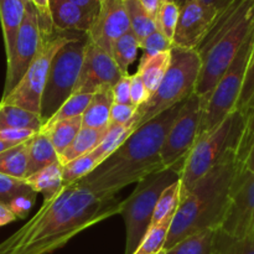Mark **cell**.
I'll return each mask as SVG.
<instances>
[{
  "mask_svg": "<svg viewBox=\"0 0 254 254\" xmlns=\"http://www.w3.org/2000/svg\"><path fill=\"white\" fill-rule=\"evenodd\" d=\"M122 201L78 183L66 185L16 232L0 243V254H51L83 231L119 215Z\"/></svg>",
  "mask_w": 254,
  "mask_h": 254,
  "instance_id": "cell-1",
  "label": "cell"
},
{
  "mask_svg": "<svg viewBox=\"0 0 254 254\" xmlns=\"http://www.w3.org/2000/svg\"><path fill=\"white\" fill-rule=\"evenodd\" d=\"M183 103L135 129L113 154L77 183L98 195H116L122 189L164 169L161 148Z\"/></svg>",
  "mask_w": 254,
  "mask_h": 254,
  "instance_id": "cell-2",
  "label": "cell"
},
{
  "mask_svg": "<svg viewBox=\"0 0 254 254\" xmlns=\"http://www.w3.org/2000/svg\"><path fill=\"white\" fill-rule=\"evenodd\" d=\"M242 166L231 150L193 185L179 205L171 222L164 250L190 236L222 226L231 202L233 181Z\"/></svg>",
  "mask_w": 254,
  "mask_h": 254,
  "instance_id": "cell-3",
  "label": "cell"
},
{
  "mask_svg": "<svg viewBox=\"0 0 254 254\" xmlns=\"http://www.w3.org/2000/svg\"><path fill=\"white\" fill-rule=\"evenodd\" d=\"M253 27L254 0H232L216 16L196 49L201 60V71L193 93L200 98L202 109Z\"/></svg>",
  "mask_w": 254,
  "mask_h": 254,
  "instance_id": "cell-4",
  "label": "cell"
},
{
  "mask_svg": "<svg viewBox=\"0 0 254 254\" xmlns=\"http://www.w3.org/2000/svg\"><path fill=\"white\" fill-rule=\"evenodd\" d=\"M245 130V118L237 109L212 130L200 134L184 160L180 173L181 201L196 183L231 150L237 151Z\"/></svg>",
  "mask_w": 254,
  "mask_h": 254,
  "instance_id": "cell-5",
  "label": "cell"
},
{
  "mask_svg": "<svg viewBox=\"0 0 254 254\" xmlns=\"http://www.w3.org/2000/svg\"><path fill=\"white\" fill-rule=\"evenodd\" d=\"M200 71L201 60L196 50L173 46L170 64L158 89L143 106L136 108L134 128L138 129L171 107L186 101L195 92Z\"/></svg>",
  "mask_w": 254,
  "mask_h": 254,
  "instance_id": "cell-6",
  "label": "cell"
},
{
  "mask_svg": "<svg viewBox=\"0 0 254 254\" xmlns=\"http://www.w3.org/2000/svg\"><path fill=\"white\" fill-rule=\"evenodd\" d=\"M184 164L164 168L139 183L133 192L122 201L119 215L126 223V254H133L150 227L151 217L161 192L180 180Z\"/></svg>",
  "mask_w": 254,
  "mask_h": 254,
  "instance_id": "cell-7",
  "label": "cell"
},
{
  "mask_svg": "<svg viewBox=\"0 0 254 254\" xmlns=\"http://www.w3.org/2000/svg\"><path fill=\"white\" fill-rule=\"evenodd\" d=\"M87 42V34L74 32L52 59L40 107V117L44 124L73 93L81 72Z\"/></svg>",
  "mask_w": 254,
  "mask_h": 254,
  "instance_id": "cell-8",
  "label": "cell"
},
{
  "mask_svg": "<svg viewBox=\"0 0 254 254\" xmlns=\"http://www.w3.org/2000/svg\"><path fill=\"white\" fill-rule=\"evenodd\" d=\"M254 42V27L243 42L237 55L233 59L223 76L211 92L207 102L202 109V119L198 135L212 130L213 128L222 123L228 114L232 113L237 106L240 98L241 89L245 81L246 71H247L248 62H250L251 52H252Z\"/></svg>",
  "mask_w": 254,
  "mask_h": 254,
  "instance_id": "cell-9",
  "label": "cell"
},
{
  "mask_svg": "<svg viewBox=\"0 0 254 254\" xmlns=\"http://www.w3.org/2000/svg\"><path fill=\"white\" fill-rule=\"evenodd\" d=\"M73 34L74 31L56 30V32L50 39L42 40L41 49L30 64L27 71L25 72L19 83L12 88V91H10L5 97H1L0 103L16 106L40 114L42 92L52 59Z\"/></svg>",
  "mask_w": 254,
  "mask_h": 254,
  "instance_id": "cell-10",
  "label": "cell"
},
{
  "mask_svg": "<svg viewBox=\"0 0 254 254\" xmlns=\"http://www.w3.org/2000/svg\"><path fill=\"white\" fill-rule=\"evenodd\" d=\"M202 119V106L195 93L183 103L171 124L161 148L160 158L164 168L184 164L186 155L195 144Z\"/></svg>",
  "mask_w": 254,
  "mask_h": 254,
  "instance_id": "cell-11",
  "label": "cell"
},
{
  "mask_svg": "<svg viewBox=\"0 0 254 254\" xmlns=\"http://www.w3.org/2000/svg\"><path fill=\"white\" fill-rule=\"evenodd\" d=\"M42 37L37 22L36 10L31 1L25 2V12L15 41L11 55L6 59V77H5L2 97L12 91L29 68L30 64L41 49Z\"/></svg>",
  "mask_w": 254,
  "mask_h": 254,
  "instance_id": "cell-12",
  "label": "cell"
},
{
  "mask_svg": "<svg viewBox=\"0 0 254 254\" xmlns=\"http://www.w3.org/2000/svg\"><path fill=\"white\" fill-rule=\"evenodd\" d=\"M254 227V174L243 165L232 186L231 202L221 230L233 237H246Z\"/></svg>",
  "mask_w": 254,
  "mask_h": 254,
  "instance_id": "cell-13",
  "label": "cell"
},
{
  "mask_svg": "<svg viewBox=\"0 0 254 254\" xmlns=\"http://www.w3.org/2000/svg\"><path fill=\"white\" fill-rule=\"evenodd\" d=\"M127 74L119 68L111 54L88 40L73 93L93 94L99 89L112 88Z\"/></svg>",
  "mask_w": 254,
  "mask_h": 254,
  "instance_id": "cell-14",
  "label": "cell"
},
{
  "mask_svg": "<svg viewBox=\"0 0 254 254\" xmlns=\"http://www.w3.org/2000/svg\"><path fill=\"white\" fill-rule=\"evenodd\" d=\"M218 10L203 4L200 0H189L180 6L178 25L174 32L173 46L196 50L210 27Z\"/></svg>",
  "mask_w": 254,
  "mask_h": 254,
  "instance_id": "cell-15",
  "label": "cell"
},
{
  "mask_svg": "<svg viewBox=\"0 0 254 254\" xmlns=\"http://www.w3.org/2000/svg\"><path fill=\"white\" fill-rule=\"evenodd\" d=\"M128 31L130 21L124 0H101L98 14L87 32L89 41L111 54L113 42Z\"/></svg>",
  "mask_w": 254,
  "mask_h": 254,
  "instance_id": "cell-16",
  "label": "cell"
},
{
  "mask_svg": "<svg viewBox=\"0 0 254 254\" xmlns=\"http://www.w3.org/2000/svg\"><path fill=\"white\" fill-rule=\"evenodd\" d=\"M52 22L57 31L87 32L91 30L94 19L82 11L68 0H51L50 4Z\"/></svg>",
  "mask_w": 254,
  "mask_h": 254,
  "instance_id": "cell-17",
  "label": "cell"
},
{
  "mask_svg": "<svg viewBox=\"0 0 254 254\" xmlns=\"http://www.w3.org/2000/svg\"><path fill=\"white\" fill-rule=\"evenodd\" d=\"M25 12L22 0H0V22L6 59L11 55Z\"/></svg>",
  "mask_w": 254,
  "mask_h": 254,
  "instance_id": "cell-18",
  "label": "cell"
},
{
  "mask_svg": "<svg viewBox=\"0 0 254 254\" xmlns=\"http://www.w3.org/2000/svg\"><path fill=\"white\" fill-rule=\"evenodd\" d=\"M114 103L112 88L94 92L82 114V127L93 129L106 128L111 124V109Z\"/></svg>",
  "mask_w": 254,
  "mask_h": 254,
  "instance_id": "cell-19",
  "label": "cell"
},
{
  "mask_svg": "<svg viewBox=\"0 0 254 254\" xmlns=\"http://www.w3.org/2000/svg\"><path fill=\"white\" fill-rule=\"evenodd\" d=\"M56 161H59V156H57L56 150H55L50 138L42 131H37L30 140L29 159H27L25 179L30 178L37 171L47 168Z\"/></svg>",
  "mask_w": 254,
  "mask_h": 254,
  "instance_id": "cell-20",
  "label": "cell"
},
{
  "mask_svg": "<svg viewBox=\"0 0 254 254\" xmlns=\"http://www.w3.org/2000/svg\"><path fill=\"white\" fill-rule=\"evenodd\" d=\"M108 128L109 126L101 129L82 127L81 130L78 131V134L72 140V143L59 155V163L64 166L69 161L79 158V156L91 153L103 140Z\"/></svg>",
  "mask_w": 254,
  "mask_h": 254,
  "instance_id": "cell-21",
  "label": "cell"
},
{
  "mask_svg": "<svg viewBox=\"0 0 254 254\" xmlns=\"http://www.w3.org/2000/svg\"><path fill=\"white\" fill-rule=\"evenodd\" d=\"M24 181L35 193H41L44 196V200H50L64 188L62 165L59 161H56L47 168L37 171L30 178H26Z\"/></svg>",
  "mask_w": 254,
  "mask_h": 254,
  "instance_id": "cell-22",
  "label": "cell"
},
{
  "mask_svg": "<svg viewBox=\"0 0 254 254\" xmlns=\"http://www.w3.org/2000/svg\"><path fill=\"white\" fill-rule=\"evenodd\" d=\"M170 60L171 50L154 56H141L136 73L143 79L150 96L158 89L161 79L165 76L170 64Z\"/></svg>",
  "mask_w": 254,
  "mask_h": 254,
  "instance_id": "cell-23",
  "label": "cell"
},
{
  "mask_svg": "<svg viewBox=\"0 0 254 254\" xmlns=\"http://www.w3.org/2000/svg\"><path fill=\"white\" fill-rule=\"evenodd\" d=\"M44 127L40 114L16 106L0 103V130L2 129H30L40 131Z\"/></svg>",
  "mask_w": 254,
  "mask_h": 254,
  "instance_id": "cell-24",
  "label": "cell"
},
{
  "mask_svg": "<svg viewBox=\"0 0 254 254\" xmlns=\"http://www.w3.org/2000/svg\"><path fill=\"white\" fill-rule=\"evenodd\" d=\"M81 128L82 117H74V118L45 124L40 131L49 136L55 150H56L57 156H59L72 143V140L78 134Z\"/></svg>",
  "mask_w": 254,
  "mask_h": 254,
  "instance_id": "cell-25",
  "label": "cell"
},
{
  "mask_svg": "<svg viewBox=\"0 0 254 254\" xmlns=\"http://www.w3.org/2000/svg\"><path fill=\"white\" fill-rule=\"evenodd\" d=\"M30 140L0 153V174L17 180H24L26 176Z\"/></svg>",
  "mask_w": 254,
  "mask_h": 254,
  "instance_id": "cell-26",
  "label": "cell"
},
{
  "mask_svg": "<svg viewBox=\"0 0 254 254\" xmlns=\"http://www.w3.org/2000/svg\"><path fill=\"white\" fill-rule=\"evenodd\" d=\"M211 254H254V233L233 237L217 228L213 232Z\"/></svg>",
  "mask_w": 254,
  "mask_h": 254,
  "instance_id": "cell-27",
  "label": "cell"
},
{
  "mask_svg": "<svg viewBox=\"0 0 254 254\" xmlns=\"http://www.w3.org/2000/svg\"><path fill=\"white\" fill-rule=\"evenodd\" d=\"M135 130L133 124H109V128L104 135L103 140L99 143L94 150H92V154L98 159L99 163H103L111 154H113L127 139L130 136V134Z\"/></svg>",
  "mask_w": 254,
  "mask_h": 254,
  "instance_id": "cell-28",
  "label": "cell"
},
{
  "mask_svg": "<svg viewBox=\"0 0 254 254\" xmlns=\"http://www.w3.org/2000/svg\"><path fill=\"white\" fill-rule=\"evenodd\" d=\"M124 5L128 12L129 21H130V30L139 40V42L158 30L155 20L149 16V14L143 9L138 0H124Z\"/></svg>",
  "mask_w": 254,
  "mask_h": 254,
  "instance_id": "cell-29",
  "label": "cell"
},
{
  "mask_svg": "<svg viewBox=\"0 0 254 254\" xmlns=\"http://www.w3.org/2000/svg\"><path fill=\"white\" fill-rule=\"evenodd\" d=\"M139 50H140V42L130 30L113 42L111 55L119 68L124 73H128L129 66L135 61Z\"/></svg>",
  "mask_w": 254,
  "mask_h": 254,
  "instance_id": "cell-30",
  "label": "cell"
},
{
  "mask_svg": "<svg viewBox=\"0 0 254 254\" xmlns=\"http://www.w3.org/2000/svg\"><path fill=\"white\" fill-rule=\"evenodd\" d=\"M174 216L175 215H170L163 222L150 226L133 254H158L163 251Z\"/></svg>",
  "mask_w": 254,
  "mask_h": 254,
  "instance_id": "cell-31",
  "label": "cell"
},
{
  "mask_svg": "<svg viewBox=\"0 0 254 254\" xmlns=\"http://www.w3.org/2000/svg\"><path fill=\"white\" fill-rule=\"evenodd\" d=\"M180 202V180H178L161 192L151 217L150 226L158 225L170 215H175Z\"/></svg>",
  "mask_w": 254,
  "mask_h": 254,
  "instance_id": "cell-32",
  "label": "cell"
},
{
  "mask_svg": "<svg viewBox=\"0 0 254 254\" xmlns=\"http://www.w3.org/2000/svg\"><path fill=\"white\" fill-rule=\"evenodd\" d=\"M99 161L96 156L91 153L82 155L74 160L69 161L66 165L62 166V178H64V186L72 185L77 181L82 180L84 176L91 174L97 166Z\"/></svg>",
  "mask_w": 254,
  "mask_h": 254,
  "instance_id": "cell-33",
  "label": "cell"
},
{
  "mask_svg": "<svg viewBox=\"0 0 254 254\" xmlns=\"http://www.w3.org/2000/svg\"><path fill=\"white\" fill-rule=\"evenodd\" d=\"M213 232L215 230H207L190 236L166 251V254H211Z\"/></svg>",
  "mask_w": 254,
  "mask_h": 254,
  "instance_id": "cell-34",
  "label": "cell"
},
{
  "mask_svg": "<svg viewBox=\"0 0 254 254\" xmlns=\"http://www.w3.org/2000/svg\"><path fill=\"white\" fill-rule=\"evenodd\" d=\"M92 93H73L61 104L56 113L49 119L45 124L54 123L57 121L74 118V117H82L83 112L86 111L89 101H91ZM44 124V126H45Z\"/></svg>",
  "mask_w": 254,
  "mask_h": 254,
  "instance_id": "cell-35",
  "label": "cell"
},
{
  "mask_svg": "<svg viewBox=\"0 0 254 254\" xmlns=\"http://www.w3.org/2000/svg\"><path fill=\"white\" fill-rule=\"evenodd\" d=\"M179 15H180V6L174 0H166L156 15L155 22L158 30L171 42L178 25Z\"/></svg>",
  "mask_w": 254,
  "mask_h": 254,
  "instance_id": "cell-36",
  "label": "cell"
},
{
  "mask_svg": "<svg viewBox=\"0 0 254 254\" xmlns=\"http://www.w3.org/2000/svg\"><path fill=\"white\" fill-rule=\"evenodd\" d=\"M242 116L245 118V130H243L242 138L236 151V159L238 163L243 165L248 151L254 143V97L242 112Z\"/></svg>",
  "mask_w": 254,
  "mask_h": 254,
  "instance_id": "cell-37",
  "label": "cell"
},
{
  "mask_svg": "<svg viewBox=\"0 0 254 254\" xmlns=\"http://www.w3.org/2000/svg\"><path fill=\"white\" fill-rule=\"evenodd\" d=\"M34 193L31 188L24 180H17V179L0 174V201L1 202L7 205L16 196L34 195Z\"/></svg>",
  "mask_w": 254,
  "mask_h": 254,
  "instance_id": "cell-38",
  "label": "cell"
},
{
  "mask_svg": "<svg viewBox=\"0 0 254 254\" xmlns=\"http://www.w3.org/2000/svg\"><path fill=\"white\" fill-rule=\"evenodd\" d=\"M37 15V22H39V29L41 32L42 40H47L56 32L52 22L51 10L50 4L51 0H31Z\"/></svg>",
  "mask_w": 254,
  "mask_h": 254,
  "instance_id": "cell-39",
  "label": "cell"
},
{
  "mask_svg": "<svg viewBox=\"0 0 254 254\" xmlns=\"http://www.w3.org/2000/svg\"><path fill=\"white\" fill-rule=\"evenodd\" d=\"M254 97V42L252 47V52H251L250 62H248L247 71H246L245 81H243L242 89H241L240 98H238L237 106L236 109L240 111L242 113L246 109V107L248 106L252 98Z\"/></svg>",
  "mask_w": 254,
  "mask_h": 254,
  "instance_id": "cell-40",
  "label": "cell"
},
{
  "mask_svg": "<svg viewBox=\"0 0 254 254\" xmlns=\"http://www.w3.org/2000/svg\"><path fill=\"white\" fill-rule=\"evenodd\" d=\"M140 49L143 50V56H154L161 52L170 51L173 49V42L156 30L140 41Z\"/></svg>",
  "mask_w": 254,
  "mask_h": 254,
  "instance_id": "cell-41",
  "label": "cell"
},
{
  "mask_svg": "<svg viewBox=\"0 0 254 254\" xmlns=\"http://www.w3.org/2000/svg\"><path fill=\"white\" fill-rule=\"evenodd\" d=\"M135 111L136 108L133 104L113 103L111 109V123L121 124V126H126V124H133L134 126Z\"/></svg>",
  "mask_w": 254,
  "mask_h": 254,
  "instance_id": "cell-42",
  "label": "cell"
},
{
  "mask_svg": "<svg viewBox=\"0 0 254 254\" xmlns=\"http://www.w3.org/2000/svg\"><path fill=\"white\" fill-rule=\"evenodd\" d=\"M150 94H149L148 89H146L145 84H144L143 79L140 78L138 73H134L130 76V103L133 104L135 108L143 106L146 101L149 99Z\"/></svg>",
  "mask_w": 254,
  "mask_h": 254,
  "instance_id": "cell-43",
  "label": "cell"
},
{
  "mask_svg": "<svg viewBox=\"0 0 254 254\" xmlns=\"http://www.w3.org/2000/svg\"><path fill=\"white\" fill-rule=\"evenodd\" d=\"M35 193L34 195H20L16 197L12 198L7 206L11 210V212L14 213L16 220H24L26 218V216L29 215V212L31 211V208L34 207L35 203Z\"/></svg>",
  "mask_w": 254,
  "mask_h": 254,
  "instance_id": "cell-44",
  "label": "cell"
},
{
  "mask_svg": "<svg viewBox=\"0 0 254 254\" xmlns=\"http://www.w3.org/2000/svg\"><path fill=\"white\" fill-rule=\"evenodd\" d=\"M37 131L30 129H2L0 130V140L7 141L14 145L30 140Z\"/></svg>",
  "mask_w": 254,
  "mask_h": 254,
  "instance_id": "cell-45",
  "label": "cell"
},
{
  "mask_svg": "<svg viewBox=\"0 0 254 254\" xmlns=\"http://www.w3.org/2000/svg\"><path fill=\"white\" fill-rule=\"evenodd\" d=\"M114 103L131 104L130 103V74H127L119 82L112 87Z\"/></svg>",
  "mask_w": 254,
  "mask_h": 254,
  "instance_id": "cell-46",
  "label": "cell"
},
{
  "mask_svg": "<svg viewBox=\"0 0 254 254\" xmlns=\"http://www.w3.org/2000/svg\"><path fill=\"white\" fill-rule=\"evenodd\" d=\"M68 1L76 5L77 7H79L82 11L89 15L92 19H96L97 14H98L99 5H101V0H68Z\"/></svg>",
  "mask_w": 254,
  "mask_h": 254,
  "instance_id": "cell-47",
  "label": "cell"
},
{
  "mask_svg": "<svg viewBox=\"0 0 254 254\" xmlns=\"http://www.w3.org/2000/svg\"><path fill=\"white\" fill-rule=\"evenodd\" d=\"M138 1L140 2L143 9L148 12L149 16H151L155 20L159 10H160V7L163 6V4L166 0H138Z\"/></svg>",
  "mask_w": 254,
  "mask_h": 254,
  "instance_id": "cell-48",
  "label": "cell"
},
{
  "mask_svg": "<svg viewBox=\"0 0 254 254\" xmlns=\"http://www.w3.org/2000/svg\"><path fill=\"white\" fill-rule=\"evenodd\" d=\"M14 221H16V217L11 212L9 206L0 201V227L9 225V223L14 222Z\"/></svg>",
  "mask_w": 254,
  "mask_h": 254,
  "instance_id": "cell-49",
  "label": "cell"
},
{
  "mask_svg": "<svg viewBox=\"0 0 254 254\" xmlns=\"http://www.w3.org/2000/svg\"><path fill=\"white\" fill-rule=\"evenodd\" d=\"M200 1L208 5V6H212L213 9L218 10V11H222L225 7H227L232 2V0H200Z\"/></svg>",
  "mask_w": 254,
  "mask_h": 254,
  "instance_id": "cell-50",
  "label": "cell"
},
{
  "mask_svg": "<svg viewBox=\"0 0 254 254\" xmlns=\"http://www.w3.org/2000/svg\"><path fill=\"white\" fill-rule=\"evenodd\" d=\"M243 168L254 174V143L253 145L251 146L250 151H248L247 158H246L245 163H243Z\"/></svg>",
  "mask_w": 254,
  "mask_h": 254,
  "instance_id": "cell-51",
  "label": "cell"
},
{
  "mask_svg": "<svg viewBox=\"0 0 254 254\" xmlns=\"http://www.w3.org/2000/svg\"><path fill=\"white\" fill-rule=\"evenodd\" d=\"M12 146H15L14 144L7 143V141H4V140H0V153H2V151L7 150V149L12 148Z\"/></svg>",
  "mask_w": 254,
  "mask_h": 254,
  "instance_id": "cell-52",
  "label": "cell"
},
{
  "mask_svg": "<svg viewBox=\"0 0 254 254\" xmlns=\"http://www.w3.org/2000/svg\"><path fill=\"white\" fill-rule=\"evenodd\" d=\"M174 1H175L176 4L179 5V6H181V5L185 4V2H186V1H189V0H174Z\"/></svg>",
  "mask_w": 254,
  "mask_h": 254,
  "instance_id": "cell-53",
  "label": "cell"
},
{
  "mask_svg": "<svg viewBox=\"0 0 254 254\" xmlns=\"http://www.w3.org/2000/svg\"><path fill=\"white\" fill-rule=\"evenodd\" d=\"M158 254H166V250H163V251H160V252H159Z\"/></svg>",
  "mask_w": 254,
  "mask_h": 254,
  "instance_id": "cell-54",
  "label": "cell"
},
{
  "mask_svg": "<svg viewBox=\"0 0 254 254\" xmlns=\"http://www.w3.org/2000/svg\"><path fill=\"white\" fill-rule=\"evenodd\" d=\"M22 1H24V2H29V1H31V0H22Z\"/></svg>",
  "mask_w": 254,
  "mask_h": 254,
  "instance_id": "cell-55",
  "label": "cell"
},
{
  "mask_svg": "<svg viewBox=\"0 0 254 254\" xmlns=\"http://www.w3.org/2000/svg\"><path fill=\"white\" fill-rule=\"evenodd\" d=\"M253 233H254V227H253Z\"/></svg>",
  "mask_w": 254,
  "mask_h": 254,
  "instance_id": "cell-56",
  "label": "cell"
}]
</instances>
